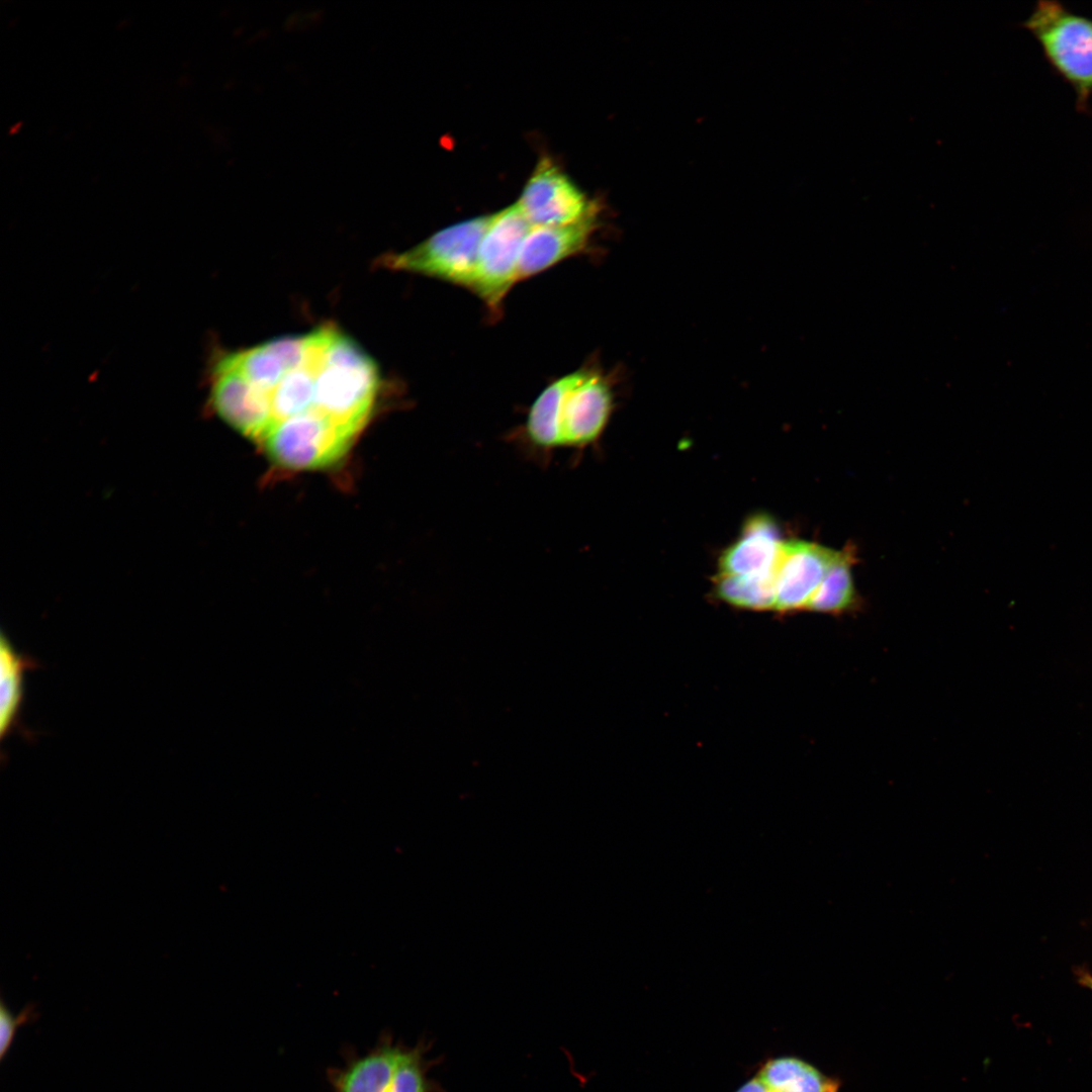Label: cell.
Here are the masks:
<instances>
[{"mask_svg": "<svg viewBox=\"0 0 1092 1092\" xmlns=\"http://www.w3.org/2000/svg\"><path fill=\"white\" fill-rule=\"evenodd\" d=\"M774 523L755 517L745 526L738 541L720 559V574L754 576L775 573L782 551Z\"/></svg>", "mask_w": 1092, "mask_h": 1092, "instance_id": "cell-10", "label": "cell"}, {"mask_svg": "<svg viewBox=\"0 0 1092 1092\" xmlns=\"http://www.w3.org/2000/svg\"><path fill=\"white\" fill-rule=\"evenodd\" d=\"M491 214L444 228L410 250L386 255L384 266L438 279L470 290Z\"/></svg>", "mask_w": 1092, "mask_h": 1092, "instance_id": "cell-4", "label": "cell"}, {"mask_svg": "<svg viewBox=\"0 0 1092 1092\" xmlns=\"http://www.w3.org/2000/svg\"><path fill=\"white\" fill-rule=\"evenodd\" d=\"M531 226H563L599 218L598 203L558 165L543 158L516 203Z\"/></svg>", "mask_w": 1092, "mask_h": 1092, "instance_id": "cell-7", "label": "cell"}, {"mask_svg": "<svg viewBox=\"0 0 1092 1092\" xmlns=\"http://www.w3.org/2000/svg\"><path fill=\"white\" fill-rule=\"evenodd\" d=\"M754 1075L777 1092H838L840 1087L837 1079L793 1056L768 1058Z\"/></svg>", "mask_w": 1092, "mask_h": 1092, "instance_id": "cell-11", "label": "cell"}, {"mask_svg": "<svg viewBox=\"0 0 1092 1092\" xmlns=\"http://www.w3.org/2000/svg\"><path fill=\"white\" fill-rule=\"evenodd\" d=\"M615 384L614 373L594 362L552 380L511 433V441L539 461L556 451L593 445L614 411Z\"/></svg>", "mask_w": 1092, "mask_h": 1092, "instance_id": "cell-2", "label": "cell"}, {"mask_svg": "<svg viewBox=\"0 0 1092 1092\" xmlns=\"http://www.w3.org/2000/svg\"><path fill=\"white\" fill-rule=\"evenodd\" d=\"M735 1092H777L763 1083L757 1076L749 1078Z\"/></svg>", "mask_w": 1092, "mask_h": 1092, "instance_id": "cell-17", "label": "cell"}, {"mask_svg": "<svg viewBox=\"0 0 1092 1092\" xmlns=\"http://www.w3.org/2000/svg\"><path fill=\"white\" fill-rule=\"evenodd\" d=\"M716 593L721 600L734 607L750 610L774 609L776 572L754 576L719 573Z\"/></svg>", "mask_w": 1092, "mask_h": 1092, "instance_id": "cell-14", "label": "cell"}, {"mask_svg": "<svg viewBox=\"0 0 1092 1092\" xmlns=\"http://www.w3.org/2000/svg\"><path fill=\"white\" fill-rule=\"evenodd\" d=\"M425 1055L423 1042L412 1048L402 1044L394 1069L382 1080L377 1092H432Z\"/></svg>", "mask_w": 1092, "mask_h": 1092, "instance_id": "cell-15", "label": "cell"}, {"mask_svg": "<svg viewBox=\"0 0 1092 1092\" xmlns=\"http://www.w3.org/2000/svg\"><path fill=\"white\" fill-rule=\"evenodd\" d=\"M531 228L517 204L491 214L469 291L482 300L493 320L502 315L503 302L518 282L519 257Z\"/></svg>", "mask_w": 1092, "mask_h": 1092, "instance_id": "cell-5", "label": "cell"}, {"mask_svg": "<svg viewBox=\"0 0 1092 1092\" xmlns=\"http://www.w3.org/2000/svg\"><path fill=\"white\" fill-rule=\"evenodd\" d=\"M853 551L849 547L835 555L814 594L808 609L828 614H840L856 605L851 576Z\"/></svg>", "mask_w": 1092, "mask_h": 1092, "instance_id": "cell-13", "label": "cell"}, {"mask_svg": "<svg viewBox=\"0 0 1092 1092\" xmlns=\"http://www.w3.org/2000/svg\"><path fill=\"white\" fill-rule=\"evenodd\" d=\"M357 435L335 422L306 417L282 423L262 442L269 459L285 469H322L340 460Z\"/></svg>", "mask_w": 1092, "mask_h": 1092, "instance_id": "cell-6", "label": "cell"}, {"mask_svg": "<svg viewBox=\"0 0 1092 1092\" xmlns=\"http://www.w3.org/2000/svg\"><path fill=\"white\" fill-rule=\"evenodd\" d=\"M1021 26L1038 42L1054 73L1074 90L1076 107L1089 112L1092 97V19L1055 0L1036 2Z\"/></svg>", "mask_w": 1092, "mask_h": 1092, "instance_id": "cell-3", "label": "cell"}, {"mask_svg": "<svg viewBox=\"0 0 1092 1092\" xmlns=\"http://www.w3.org/2000/svg\"><path fill=\"white\" fill-rule=\"evenodd\" d=\"M834 555L835 551L814 543L784 542L776 571L774 609H808Z\"/></svg>", "mask_w": 1092, "mask_h": 1092, "instance_id": "cell-8", "label": "cell"}, {"mask_svg": "<svg viewBox=\"0 0 1092 1092\" xmlns=\"http://www.w3.org/2000/svg\"><path fill=\"white\" fill-rule=\"evenodd\" d=\"M211 364L242 398L263 441L276 426L306 417L358 436L381 389L373 359L332 326L219 353Z\"/></svg>", "mask_w": 1092, "mask_h": 1092, "instance_id": "cell-1", "label": "cell"}, {"mask_svg": "<svg viewBox=\"0 0 1092 1092\" xmlns=\"http://www.w3.org/2000/svg\"><path fill=\"white\" fill-rule=\"evenodd\" d=\"M599 218L563 226H532L522 245L518 282L590 251Z\"/></svg>", "mask_w": 1092, "mask_h": 1092, "instance_id": "cell-9", "label": "cell"}, {"mask_svg": "<svg viewBox=\"0 0 1092 1092\" xmlns=\"http://www.w3.org/2000/svg\"><path fill=\"white\" fill-rule=\"evenodd\" d=\"M1079 980L1081 984L1092 990V975L1086 971H1082L1079 974Z\"/></svg>", "mask_w": 1092, "mask_h": 1092, "instance_id": "cell-18", "label": "cell"}, {"mask_svg": "<svg viewBox=\"0 0 1092 1092\" xmlns=\"http://www.w3.org/2000/svg\"><path fill=\"white\" fill-rule=\"evenodd\" d=\"M38 1017L35 1011V1006L32 1004L26 1005L21 1012L14 1016L9 1008L1 1000L0 1004V1059L3 1061L5 1055L9 1051L16 1030L19 1026L28 1024L36 1020Z\"/></svg>", "mask_w": 1092, "mask_h": 1092, "instance_id": "cell-16", "label": "cell"}, {"mask_svg": "<svg viewBox=\"0 0 1092 1092\" xmlns=\"http://www.w3.org/2000/svg\"><path fill=\"white\" fill-rule=\"evenodd\" d=\"M36 661L18 654L4 633L0 639V735L3 739L16 726L23 698V676Z\"/></svg>", "mask_w": 1092, "mask_h": 1092, "instance_id": "cell-12", "label": "cell"}]
</instances>
